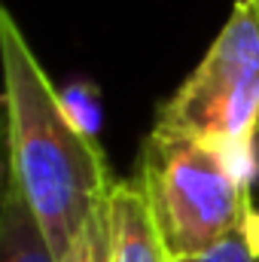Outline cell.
Instances as JSON below:
<instances>
[{
  "mask_svg": "<svg viewBox=\"0 0 259 262\" xmlns=\"http://www.w3.org/2000/svg\"><path fill=\"white\" fill-rule=\"evenodd\" d=\"M0 64L9 140V180L31 204L58 259L107 201L110 165L98 140L73 125L9 9H0Z\"/></svg>",
  "mask_w": 259,
  "mask_h": 262,
  "instance_id": "6da1fadb",
  "label": "cell"
},
{
  "mask_svg": "<svg viewBox=\"0 0 259 262\" xmlns=\"http://www.w3.org/2000/svg\"><path fill=\"white\" fill-rule=\"evenodd\" d=\"M137 180L171 259L207 250L256 207L253 177L226 149L183 134L153 128L140 149Z\"/></svg>",
  "mask_w": 259,
  "mask_h": 262,
  "instance_id": "7a4b0ae2",
  "label": "cell"
},
{
  "mask_svg": "<svg viewBox=\"0 0 259 262\" xmlns=\"http://www.w3.org/2000/svg\"><path fill=\"white\" fill-rule=\"evenodd\" d=\"M156 131L183 134L226 149L256 177L259 137V9L238 0L220 37L159 110Z\"/></svg>",
  "mask_w": 259,
  "mask_h": 262,
  "instance_id": "3957f363",
  "label": "cell"
},
{
  "mask_svg": "<svg viewBox=\"0 0 259 262\" xmlns=\"http://www.w3.org/2000/svg\"><path fill=\"white\" fill-rule=\"evenodd\" d=\"M110 262H174L140 180H116L107 195Z\"/></svg>",
  "mask_w": 259,
  "mask_h": 262,
  "instance_id": "277c9868",
  "label": "cell"
},
{
  "mask_svg": "<svg viewBox=\"0 0 259 262\" xmlns=\"http://www.w3.org/2000/svg\"><path fill=\"white\" fill-rule=\"evenodd\" d=\"M0 262H58L40 220L9 177L0 198Z\"/></svg>",
  "mask_w": 259,
  "mask_h": 262,
  "instance_id": "5b68a950",
  "label": "cell"
},
{
  "mask_svg": "<svg viewBox=\"0 0 259 262\" xmlns=\"http://www.w3.org/2000/svg\"><path fill=\"white\" fill-rule=\"evenodd\" d=\"M174 262H259V207H253L229 235H223L207 250Z\"/></svg>",
  "mask_w": 259,
  "mask_h": 262,
  "instance_id": "8992f818",
  "label": "cell"
},
{
  "mask_svg": "<svg viewBox=\"0 0 259 262\" xmlns=\"http://www.w3.org/2000/svg\"><path fill=\"white\" fill-rule=\"evenodd\" d=\"M58 262H110V226H107V201L89 216L76 241L70 244L64 259Z\"/></svg>",
  "mask_w": 259,
  "mask_h": 262,
  "instance_id": "52a82bcc",
  "label": "cell"
},
{
  "mask_svg": "<svg viewBox=\"0 0 259 262\" xmlns=\"http://www.w3.org/2000/svg\"><path fill=\"white\" fill-rule=\"evenodd\" d=\"M61 104H64L67 116L73 119V125L85 137L98 140V131H101V95H98V89L92 82H73L61 92Z\"/></svg>",
  "mask_w": 259,
  "mask_h": 262,
  "instance_id": "ba28073f",
  "label": "cell"
},
{
  "mask_svg": "<svg viewBox=\"0 0 259 262\" xmlns=\"http://www.w3.org/2000/svg\"><path fill=\"white\" fill-rule=\"evenodd\" d=\"M250 3H256V6H259V0H250Z\"/></svg>",
  "mask_w": 259,
  "mask_h": 262,
  "instance_id": "9c48e42d",
  "label": "cell"
},
{
  "mask_svg": "<svg viewBox=\"0 0 259 262\" xmlns=\"http://www.w3.org/2000/svg\"><path fill=\"white\" fill-rule=\"evenodd\" d=\"M256 9H259V6H256Z\"/></svg>",
  "mask_w": 259,
  "mask_h": 262,
  "instance_id": "30bf717a",
  "label": "cell"
}]
</instances>
